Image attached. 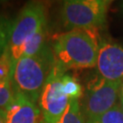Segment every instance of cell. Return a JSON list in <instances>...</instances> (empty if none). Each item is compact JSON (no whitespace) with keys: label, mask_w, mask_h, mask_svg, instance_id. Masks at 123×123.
Here are the masks:
<instances>
[{"label":"cell","mask_w":123,"mask_h":123,"mask_svg":"<svg viewBox=\"0 0 123 123\" xmlns=\"http://www.w3.org/2000/svg\"><path fill=\"white\" fill-rule=\"evenodd\" d=\"M94 31L74 29L57 35L52 45L55 63L65 72L96 67L100 42Z\"/></svg>","instance_id":"1"},{"label":"cell","mask_w":123,"mask_h":123,"mask_svg":"<svg viewBox=\"0 0 123 123\" xmlns=\"http://www.w3.org/2000/svg\"><path fill=\"white\" fill-rule=\"evenodd\" d=\"M54 63L52 48L49 45L37 55L18 58L13 65L11 74L15 94L23 95L37 103Z\"/></svg>","instance_id":"2"},{"label":"cell","mask_w":123,"mask_h":123,"mask_svg":"<svg viewBox=\"0 0 123 123\" xmlns=\"http://www.w3.org/2000/svg\"><path fill=\"white\" fill-rule=\"evenodd\" d=\"M111 1L109 0H68L63 3L60 18L68 30H97L107 22Z\"/></svg>","instance_id":"3"},{"label":"cell","mask_w":123,"mask_h":123,"mask_svg":"<svg viewBox=\"0 0 123 123\" xmlns=\"http://www.w3.org/2000/svg\"><path fill=\"white\" fill-rule=\"evenodd\" d=\"M45 26H47L45 5L40 2L27 3L12 22L7 46L12 65L22 57L25 45Z\"/></svg>","instance_id":"4"},{"label":"cell","mask_w":123,"mask_h":123,"mask_svg":"<svg viewBox=\"0 0 123 123\" xmlns=\"http://www.w3.org/2000/svg\"><path fill=\"white\" fill-rule=\"evenodd\" d=\"M122 84L100 78L88 88L83 105H81L86 123H94L118 104Z\"/></svg>","instance_id":"5"},{"label":"cell","mask_w":123,"mask_h":123,"mask_svg":"<svg viewBox=\"0 0 123 123\" xmlns=\"http://www.w3.org/2000/svg\"><path fill=\"white\" fill-rule=\"evenodd\" d=\"M64 73L66 72L54 63L37 101L42 115V123H58L68 105L69 98L63 93L60 84V79Z\"/></svg>","instance_id":"6"},{"label":"cell","mask_w":123,"mask_h":123,"mask_svg":"<svg viewBox=\"0 0 123 123\" xmlns=\"http://www.w3.org/2000/svg\"><path fill=\"white\" fill-rule=\"evenodd\" d=\"M96 67L101 79L123 83V48L111 42H100Z\"/></svg>","instance_id":"7"},{"label":"cell","mask_w":123,"mask_h":123,"mask_svg":"<svg viewBox=\"0 0 123 123\" xmlns=\"http://www.w3.org/2000/svg\"><path fill=\"white\" fill-rule=\"evenodd\" d=\"M1 111L6 123H42L38 105L20 94H16L13 103Z\"/></svg>","instance_id":"8"},{"label":"cell","mask_w":123,"mask_h":123,"mask_svg":"<svg viewBox=\"0 0 123 123\" xmlns=\"http://www.w3.org/2000/svg\"><path fill=\"white\" fill-rule=\"evenodd\" d=\"M47 36H48V26L42 27L29 41L25 45L23 49V56H34L37 55L48 45L47 43Z\"/></svg>","instance_id":"9"},{"label":"cell","mask_w":123,"mask_h":123,"mask_svg":"<svg viewBox=\"0 0 123 123\" xmlns=\"http://www.w3.org/2000/svg\"><path fill=\"white\" fill-rule=\"evenodd\" d=\"M58 123H86L79 99H69L68 105Z\"/></svg>","instance_id":"10"},{"label":"cell","mask_w":123,"mask_h":123,"mask_svg":"<svg viewBox=\"0 0 123 123\" xmlns=\"http://www.w3.org/2000/svg\"><path fill=\"white\" fill-rule=\"evenodd\" d=\"M60 84L63 93L69 99H79L82 97V87L73 76L68 73H64L61 76Z\"/></svg>","instance_id":"11"},{"label":"cell","mask_w":123,"mask_h":123,"mask_svg":"<svg viewBox=\"0 0 123 123\" xmlns=\"http://www.w3.org/2000/svg\"><path fill=\"white\" fill-rule=\"evenodd\" d=\"M16 94L11 82H0V110H4L13 103Z\"/></svg>","instance_id":"12"},{"label":"cell","mask_w":123,"mask_h":123,"mask_svg":"<svg viewBox=\"0 0 123 123\" xmlns=\"http://www.w3.org/2000/svg\"><path fill=\"white\" fill-rule=\"evenodd\" d=\"M12 68L10 54L6 49L0 56V82H11Z\"/></svg>","instance_id":"13"},{"label":"cell","mask_w":123,"mask_h":123,"mask_svg":"<svg viewBox=\"0 0 123 123\" xmlns=\"http://www.w3.org/2000/svg\"><path fill=\"white\" fill-rule=\"evenodd\" d=\"M12 22L8 18L0 17V56L7 49Z\"/></svg>","instance_id":"14"},{"label":"cell","mask_w":123,"mask_h":123,"mask_svg":"<svg viewBox=\"0 0 123 123\" xmlns=\"http://www.w3.org/2000/svg\"><path fill=\"white\" fill-rule=\"evenodd\" d=\"M94 123H123V112L119 103L99 117Z\"/></svg>","instance_id":"15"},{"label":"cell","mask_w":123,"mask_h":123,"mask_svg":"<svg viewBox=\"0 0 123 123\" xmlns=\"http://www.w3.org/2000/svg\"><path fill=\"white\" fill-rule=\"evenodd\" d=\"M119 99H123V84L120 88V92H119Z\"/></svg>","instance_id":"16"},{"label":"cell","mask_w":123,"mask_h":123,"mask_svg":"<svg viewBox=\"0 0 123 123\" xmlns=\"http://www.w3.org/2000/svg\"><path fill=\"white\" fill-rule=\"evenodd\" d=\"M0 123H6L5 122L4 117H3V114H2V111L0 110Z\"/></svg>","instance_id":"17"},{"label":"cell","mask_w":123,"mask_h":123,"mask_svg":"<svg viewBox=\"0 0 123 123\" xmlns=\"http://www.w3.org/2000/svg\"><path fill=\"white\" fill-rule=\"evenodd\" d=\"M119 107H120V109H121V110H122V112H123V99H119Z\"/></svg>","instance_id":"18"},{"label":"cell","mask_w":123,"mask_h":123,"mask_svg":"<svg viewBox=\"0 0 123 123\" xmlns=\"http://www.w3.org/2000/svg\"><path fill=\"white\" fill-rule=\"evenodd\" d=\"M122 8H123V3H122Z\"/></svg>","instance_id":"19"}]
</instances>
